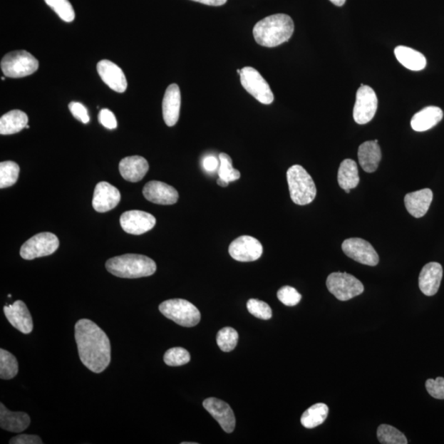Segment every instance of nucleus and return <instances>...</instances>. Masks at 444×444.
I'll list each match as a JSON object with an SVG mask.
<instances>
[{
    "label": "nucleus",
    "mask_w": 444,
    "mask_h": 444,
    "mask_svg": "<svg viewBox=\"0 0 444 444\" xmlns=\"http://www.w3.org/2000/svg\"><path fill=\"white\" fill-rule=\"evenodd\" d=\"M190 361V354L188 351L182 347H174L169 349L164 355V362L169 366H181Z\"/></svg>",
    "instance_id": "c9c22d12"
},
{
    "label": "nucleus",
    "mask_w": 444,
    "mask_h": 444,
    "mask_svg": "<svg viewBox=\"0 0 444 444\" xmlns=\"http://www.w3.org/2000/svg\"><path fill=\"white\" fill-rule=\"evenodd\" d=\"M358 158L363 170L366 172L373 173L381 162V148L376 141L363 143L358 150Z\"/></svg>",
    "instance_id": "b1692460"
},
{
    "label": "nucleus",
    "mask_w": 444,
    "mask_h": 444,
    "mask_svg": "<svg viewBox=\"0 0 444 444\" xmlns=\"http://www.w3.org/2000/svg\"><path fill=\"white\" fill-rule=\"evenodd\" d=\"M10 444H41V438L37 435H21L11 438Z\"/></svg>",
    "instance_id": "79ce46f5"
},
{
    "label": "nucleus",
    "mask_w": 444,
    "mask_h": 444,
    "mask_svg": "<svg viewBox=\"0 0 444 444\" xmlns=\"http://www.w3.org/2000/svg\"><path fill=\"white\" fill-rule=\"evenodd\" d=\"M181 106V93L177 84L173 83L169 86L163 98L162 112L163 119L169 127L177 124L180 118Z\"/></svg>",
    "instance_id": "aec40b11"
},
{
    "label": "nucleus",
    "mask_w": 444,
    "mask_h": 444,
    "mask_svg": "<svg viewBox=\"0 0 444 444\" xmlns=\"http://www.w3.org/2000/svg\"><path fill=\"white\" fill-rule=\"evenodd\" d=\"M105 267L112 275L128 279L150 277L157 271V264L152 259L132 254L114 257L106 262Z\"/></svg>",
    "instance_id": "7ed1b4c3"
},
{
    "label": "nucleus",
    "mask_w": 444,
    "mask_h": 444,
    "mask_svg": "<svg viewBox=\"0 0 444 444\" xmlns=\"http://www.w3.org/2000/svg\"><path fill=\"white\" fill-rule=\"evenodd\" d=\"M20 172L19 165L8 160L0 163V189L9 188L18 181Z\"/></svg>",
    "instance_id": "7c9ffc66"
},
{
    "label": "nucleus",
    "mask_w": 444,
    "mask_h": 444,
    "mask_svg": "<svg viewBox=\"0 0 444 444\" xmlns=\"http://www.w3.org/2000/svg\"><path fill=\"white\" fill-rule=\"evenodd\" d=\"M217 185L222 187H227L229 185L228 182L224 181V180L219 178L217 180Z\"/></svg>",
    "instance_id": "49530a36"
},
{
    "label": "nucleus",
    "mask_w": 444,
    "mask_h": 444,
    "mask_svg": "<svg viewBox=\"0 0 444 444\" xmlns=\"http://www.w3.org/2000/svg\"><path fill=\"white\" fill-rule=\"evenodd\" d=\"M208 413L221 425L224 432L232 433L235 427V417L231 406L220 399L210 398L202 403Z\"/></svg>",
    "instance_id": "dca6fc26"
},
{
    "label": "nucleus",
    "mask_w": 444,
    "mask_h": 444,
    "mask_svg": "<svg viewBox=\"0 0 444 444\" xmlns=\"http://www.w3.org/2000/svg\"><path fill=\"white\" fill-rule=\"evenodd\" d=\"M425 388L432 398L444 400V378L438 377L435 379H428L425 383Z\"/></svg>",
    "instance_id": "58836bf2"
},
{
    "label": "nucleus",
    "mask_w": 444,
    "mask_h": 444,
    "mask_svg": "<svg viewBox=\"0 0 444 444\" xmlns=\"http://www.w3.org/2000/svg\"><path fill=\"white\" fill-rule=\"evenodd\" d=\"M345 191H346V192H347V194H349V192H351V190H346Z\"/></svg>",
    "instance_id": "de8ad7c7"
},
{
    "label": "nucleus",
    "mask_w": 444,
    "mask_h": 444,
    "mask_svg": "<svg viewBox=\"0 0 444 444\" xmlns=\"http://www.w3.org/2000/svg\"><path fill=\"white\" fill-rule=\"evenodd\" d=\"M119 169L123 178L137 183L148 173L149 164L145 158L140 156L127 157L121 160Z\"/></svg>",
    "instance_id": "412c9836"
},
{
    "label": "nucleus",
    "mask_w": 444,
    "mask_h": 444,
    "mask_svg": "<svg viewBox=\"0 0 444 444\" xmlns=\"http://www.w3.org/2000/svg\"><path fill=\"white\" fill-rule=\"evenodd\" d=\"M295 24L290 16L278 14L269 16L257 23L253 30L254 39L264 47H276L291 39Z\"/></svg>",
    "instance_id": "f03ea898"
},
{
    "label": "nucleus",
    "mask_w": 444,
    "mask_h": 444,
    "mask_svg": "<svg viewBox=\"0 0 444 444\" xmlns=\"http://www.w3.org/2000/svg\"><path fill=\"white\" fill-rule=\"evenodd\" d=\"M286 177L291 200L296 205H307L314 200L317 195L316 186L301 165H295L289 168Z\"/></svg>",
    "instance_id": "20e7f679"
},
{
    "label": "nucleus",
    "mask_w": 444,
    "mask_h": 444,
    "mask_svg": "<svg viewBox=\"0 0 444 444\" xmlns=\"http://www.w3.org/2000/svg\"><path fill=\"white\" fill-rule=\"evenodd\" d=\"M98 120L100 125L108 128V130H115L117 128L115 115L109 109H103L100 111Z\"/></svg>",
    "instance_id": "a19ab883"
},
{
    "label": "nucleus",
    "mask_w": 444,
    "mask_h": 444,
    "mask_svg": "<svg viewBox=\"0 0 444 444\" xmlns=\"http://www.w3.org/2000/svg\"><path fill=\"white\" fill-rule=\"evenodd\" d=\"M29 124V117L24 111L14 110L0 119V133L2 135H14L23 130Z\"/></svg>",
    "instance_id": "bb28decb"
},
{
    "label": "nucleus",
    "mask_w": 444,
    "mask_h": 444,
    "mask_svg": "<svg viewBox=\"0 0 444 444\" xmlns=\"http://www.w3.org/2000/svg\"><path fill=\"white\" fill-rule=\"evenodd\" d=\"M396 58L403 66L413 71H420L426 67L427 61L423 53L408 46L395 48Z\"/></svg>",
    "instance_id": "a878e982"
},
{
    "label": "nucleus",
    "mask_w": 444,
    "mask_h": 444,
    "mask_svg": "<svg viewBox=\"0 0 444 444\" xmlns=\"http://www.w3.org/2000/svg\"><path fill=\"white\" fill-rule=\"evenodd\" d=\"M443 278V267L440 264L432 262L422 269L419 277V287L427 296L436 295L440 287Z\"/></svg>",
    "instance_id": "6ab92c4d"
},
{
    "label": "nucleus",
    "mask_w": 444,
    "mask_h": 444,
    "mask_svg": "<svg viewBox=\"0 0 444 444\" xmlns=\"http://www.w3.org/2000/svg\"><path fill=\"white\" fill-rule=\"evenodd\" d=\"M203 168H205L208 172H213L215 171L219 165H220V160H218L215 157L208 156L202 160Z\"/></svg>",
    "instance_id": "37998d69"
},
{
    "label": "nucleus",
    "mask_w": 444,
    "mask_h": 444,
    "mask_svg": "<svg viewBox=\"0 0 444 444\" xmlns=\"http://www.w3.org/2000/svg\"><path fill=\"white\" fill-rule=\"evenodd\" d=\"M4 312L13 327L24 334H30L33 330V321L26 304L21 301H15L4 306Z\"/></svg>",
    "instance_id": "f3484780"
},
{
    "label": "nucleus",
    "mask_w": 444,
    "mask_h": 444,
    "mask_svg": "<svg viewBox=\"0 0 444 444\" xmlns=\"http://www.w3.org/2000/svg\"><path fill=\"white\" fill-rule=\"evenodd\" d=\"M338 180L341 188L344 190L356 188L360 183V176L355 160L346 159L341 163Z\"/></svg>",
    "instance_id": "cd10ccee"
},
{
    "label": "nucleus",
    "mask_w": 444,
    "mask_h": 444,
    "mask_svg": "<svg viewBox=\"0 0 444 444\" xmlns=\"http://www.w3.org/2000/svg\"><path fill=\"white\" fill-rule=\"evenodd\" d=\"M31 424L30 416L21 411L14 413L0 403V426L4 430L12 433H21L28 429Z\"/></svg>",
    "instance_id": "5701e85b"
},
{
    "label": "nucleus",
    "mask_w": 444,
    "mask_h": 444,
    "mask_svg": "<svg viewBox=\"0 0 444 444\" xmlns=\"http://www.w3.org/2000/svg\"><path fill=\"white\" fill-rule=\"evenodd\" d=\"M342 250L347 257L361 264L376 266L379 257L371 243L361 238H351L342 244Z\"/></svg>",
    "instance_id": "9b49d317"
},
{
    "label": "nucleus",
    "mask_w": 444,
    "mask_h": 444,
    "mask_svg": "<svg viewBox=\"0 0 444 444\" xmlns=\"http://www.w3.org/2000/svg\"><path fill=\"white\" fill-rule=\"evenodd\" d=\"M143 194L147 200L160 205H172L179 200L178 192L174 187L156 180L148 182Z\"/></svg>",
    "instance_id": "4468645a"
},
{
    "label": "nucleus",
    "mask_w": 444,
    "mask_h": 444,
    "mask_svg": "<svg viewBox=\"0 0 444 444\" xmlns=\"http://www.w3.org/2000/svg\"><path fill=\"white\" fill-rule=\"evenodd\" d=\"M219 160H220V165H219L218 169L219 178L228 182V183L240 178L239 171L233 168L232 160L229 155L221 153L219 155Z\"/></svg>",
    "instance_id": "72a5a7b5"
},
{
    "label": "nucleus",
    "mask_w": 444,
    "mask_h": 444,
    "mask_svg": "<svg viewBox=\"0 0 444 444\" xmlns=\"http://www.w3.org/2000/svg\"><path fill=\"white\" fill-rule=\"evenodd\" d=\"M330 2L333 3L336 6H344L346 0H329Z\"/></svg>",
    "instance_id": "a18cd8bd"
},
{
    "label": "nucleus",
    "mask_w": 444,
    "mask_h": 444,
    "mask_svg": "<svg viewBox=\"0 0 444 444\" xmlns=\"http://www.w3.org/2000/svg\"><path fill=\"white\" fill-rule=\"evenodd\" d=\"M329 406L324 403H317L304 411L301 416V424L307 429H314L327 419L329 415Z\"/></svg>",
    "instance_id": "c85d7f7f"
},
{
    "label": "nucleus",
    "mask_w": 444,
    "mask_h": 444,
    "mask_svg": "<svg viewBox=\"0 0 444 444\" xmlns=\"http://www.w3.org/2000/svg\"><path fill=\"white\" fill-rule=\"evenodd\" d=\"M378 440L383 444H406L408 443L406 436L395 427L381 425L377 430Z\"/></svg>",
    "instance_id": "2f4dec72"
},
{
    "label": "nucleus",
    "mask_w": 444,
    "mask_h": 444,
    "mask_svg": "<svg viewBox=\"0 0 444 444\" xmlns=\"http://www.w3.org/2000/svg\"><path fill=\"white\" fill-rule=\"evenodd\" d=\"M60 246V242L56 234L43 232L34 235L26 242L20 249L21 258L32 260L41 257L51 255Z\"/></svg>",
    "instance_id": "1a4fd4ad"
},
{
    "label": "nucleus",
    "mask_w": 444,
    "mask_h": 444,
    "mask_svg": "<svg viewBox=\"0 0 444 444\" xmlns=\"http://www.w3.org/2000/svg\"><path fill=\"white\" fill-rule=\"evenodd\" d=\"M157 220L152 214L143 211L132 210L122 214L120 226L128 234H145L156 226Z\"/></svg>",
    "instance_id": "ddd939ff"
},
{
    "label": "nucleus",
    "mask_w": 444,
    "mask_h": 444,
    "mask_svg": "<svg viewBox=\"0 0 444 444\" xmlns=\"http://www.w3.org/2000/svg\"><path fill=\"white\" fill-rule=\"evenodd\" d=\"M75 340L80 360L89 371L100 373L109 366L110 342L98 325L89 319H80L75 324Z\"/></svg>",
    "instance_id": "f257e3e1"
},
{
    "label": "nucleus",
    "mask_w": 444,
    "mask_h": 444,
    "mask_svg": "<svg viewBox=\"0 0 444 444\" xmlns=\"http://www.w3.org/2000/svg\"><path fill=\"white\" fill-rule=\"evenodd\" d=\"M39 68V62L28 51H18L7 53L2 58L1 69L5 76L20 78L29 76Z\"/></svg>",
    "instance_id": "423d86ee"
},
{
    "label": "nucleus",
    "mask_w": 444,
    "mask_h": 444,
    "mask_svg": "<svg viewBox=\"0 0 444 444\" xmlns=\"http://www.w3.org/2000/svg\"><path fill=\"white\" fill-rule=\"evenodd\" d=\"M120 200L119 190L107 182H100L94 190L93 206L96 212H106L114 210Z\"/></svg>",
    "instance_id": "2eb2a0df"
},
{
    "label": "nucleus",
    "mask_w": 444,
    "mask_h": 444,
    "mask_svg": "<svg viewBox=\"0 0 444 444\" xmlns=\"http://www.w3.org/2000/svg\"><path fill=\"white\" fill-rule=\"evenodd\" d=\"M19 363L16 357L6 350H0V378L9 381L17 376Z\"/></svg>",
    "instance_id": "c756f323"
},
{
    "label": "nucleus",
    "mask_w": 444,
    "mask_h": 444,
    "mask_svg": "<svg viewBox=\"0 0 444 444\" xmlns=\"http://www.w3.org/2000/svg\"><path fill=\"white\" fill-rule=\"evenodd\" d=\"M243 88L260 103L270 105L274 103V95L270 86L260 73L252 67H244L239 74Z\"/></svg>",
    "instance_id": "6e6552de"
},
{
    "label": "nucleus",
    "mask_w": 444,
    "mask_h": 444,
    "mask_svg": "<svg viewBox=\"0 0 444 444\" xmlns=\"http://www.w3.org/2000/svg\"><path fill=\"white\" fill-rule=\"evenodd\" d=\"M433 200V192L424 189L410 192L405 196L406 210L415 218L424 217L430 207Z\"/></svg>",
    "instance_id": "4be33fe9"
},
{
    "label": "nucleus",
    "mask_w": 444,
    "mask_h": 444,
    "mask_svg": "<svg viewBox=\"0 0 444 444\" xmlns=\"http://www.w3.org/2000/svg\"><path fill=\"white\" fill-rule=\"evenodd\" d=\"M159 310L165 317L182 327H195L201 320L200 310L183 299H168L160 304Z\"/></svg>",
    "instance_id": "39448f33"
},
{
    "label": "nucleus",
    "mask_w": 444,
    "mask_h": 444,
    "mask_svg": "<svg viewBox=\"0 0 444 444\" xmlns=\"http://www.w3.org/2000/svg\"><path fill=\"white\" fill-rule=\"evenodd\" d=\"M45 2L63 21L71 23L74 20V9L68 0H45Z\"/></svg>",
    "instance_id": "f704fd0d"
},
{
    "label": "nucleus",
    "mask_w": 444,
    "mask_h": 444,
    "mask_svg": "<svg viewBox=\"0 0 444 444\" xmlns=\"http://www.w3.org/2000/svg\"><path fill=\"white\" fill-rule=\"evenodd\" d=\"M378 109L376 92L368 86L361 85L356 93V100L353 117L359 125H366L373 120Z\"/></svg>",
    "instance_id": "9d476101"
},
{
    "label": "nucleus",
    "mask_w": 444,
    "mask_h": 444,
    "mask_svg": "<svg viewBox=\"0 0 444 444\" xmlns=\"http://www.w3.org/2000/svg\"><path fill=\"white\" fill-rule=\"evenodd\" d=\"M238 340L237 331L232 328H224L217 335V344L219 349L224 352L233 351L237 346Z\"/></svg>",
    "instance_id": "473e14b6"
},
{
    "label": "nucleus",
    "mask_w": 444,
    "mask_h": 444,
    "mask_svg": "<svg viewBox=\"0 0 444 444\" xmlns=\"http://www.w3.org/2000/svg\"><path fill=\"white\" fill-rule=\"evenodd\" d=\"M237 73L240 74V73H242V71H240V69H237Z\"/></svg>",
    "instance_id": "09e8293b"
},
{
    "label": "nucleus",
    "mask_w": 444,
    "mask_h": 444,
    "mask_svg": "<svg viewBox=\"0 0 444 444\" xmlns=\"http://www.w3.org/2000/svg\"><path fill=\"white\" fill-rule=\"evenodd\" d=\"M249 312L254 317L269 320L272 316V309L267 303L257 299H250L247 302Z\"/></svg>",
    "instance_id": "e433bc0d"
},
{
    "label": "nucleus",
    "mask_w": 444,
    "mask_h": 444,
    "mask_svg": "<svg viewBox=\"0 0 444 444\" xmlns=\"http://www.w3.org/2000/svg\"><path fill=\"white\" fill-rule=\"evenodd\" d=\"M68 108L75 119L83 123V124H88L90 121L88 110L82 103L73 101V103L68 105Z\"/></svg>",
    "instance_id": "ea45409f"
},
{
    "label": "nucleus",
    "mask_w": 444,
    "mask_h": 444,
    "mask_svg": "<svg viewBox=\"0 0 444 444\" xmlns=\"http://www.w3.org/2000/svg\"><path fill=\"white\" fill-rule=\"evenodd\" d=\"M326 284L330 293L341 301H349L360 296L365 290L360 280L346 272L331 274Z\"/></svg>",
    "instance_id": "0eeeda50"
},
{
    "label": "nucleus",
    "mask_w": 444,
    "mask_h": 444,
    "mask_svg": "<svg viewBox=\"0 0 444 444\" xmlns=\"http://www.w3.org/2000/svg\"><path fill=\"white\" fill-rule=\"evenodd\" d=\"M192 1L210 5V6H222L227 2V0H192Z\"/></svg>",
    "instance_id": "c03bdc74"
},
{
    "label": "nucleus",
    "mask_w": 444,
    "mask_h": 444,
    "mask_svg": "<svg viewBox=\"0 0 444 444\" xmlns=\"http://www.w3.org/2000/svg\"><path fill=\"white\" fill-rule=\"evenodd\" d=\"M1 79H2V80H5V78L2 77V78H1Z\"/></svg>",
    "instance_id": "8fccbe9b"
},
{
    "label": "nucleus",
    "mask_w": 444,
    "mask_h": 444,
    "mask_svg": "<svg viewBox=\"0 0 444 444\" xmlns=\"http://www.w3.org/2000/svg\"><path fill=\"white\" fill-rule=\"evenodd\" d=\"M277 298L286 306H295L301 301L302 296L295 288L286 286L278 291Z\"/></svg>",
    "instance_id": "4c0bfd02"
},
{
    "label": "nucleus",
    "mask_w": 444,
    "mask_h": 444,
    "mask_svg": "<svg viewBox=\"0 0 444 444\" xmlns=\"http://www.w3.org/2000/svg\"><path fill=\"white\" fill-rule=\"evenodd\" d=\"M263 245L259 240L249 235H242L229 244V254L239 262H254L263 254Z\"/></svg>",
    "instance_id": "f8f14e48"
},
{
    "label": "nucleus",
    "mask_w": 444,
    "mask_h": 444,
    "mask_svg": "<svg viewBox=\"0 0 444 444\" xmlns=\"http://www.w3.org/2000/svg\"><path fill=\"white\" fill-rule=\"evenodd\" d=\"M98 72L103 81L116 93H125L127 89V79L122 69L113 62L101 61L98 63Z\"/></svg>",
    "instance_id": "a211bd4d"
},
{
    "label": "nucleus",
    "mask_w": 444,
    "mask_h": 444,
    "mask_svg": "<svg viewBox=\"0 0 444 444\" xmlns=\"http://www.w3.org/2000/svg\"><path fill=\"white\" fill-rule=\"evenodd\" d=\"M443 117V112L440 107L428 106L414 115L411 125L416 132H425L437 125Z\"/></svg>",
    "instance_id": "393cba45"
}]
</instances>
